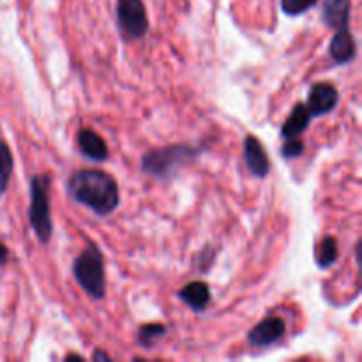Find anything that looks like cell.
Here are the masks:
<instances>
[{
	"label": "cell",
	"mask_w": 362,
	"mask_h": 362,
	"mask_svg": "<svg viewBox=\"0 0 362 362\" xmlns=\"http://www.w3.org/2000/svg\"><path fill=\"white\" fill-rule=\"evenodd\" d=\"M73 276L85 293L95 300L105 299L106 272L103 253L95 244H88L83 253L78 255L73 262Z\"/></svg>",
	"instance_id": "3"
},
{
	"label": "cell",
	"mask_w": 362,
	"mask_h": 362,
	"mask_svg": "<svg viewBox=\"0 0 362 362\" xmlns=\"http://www.w3.org/2000/svg\"><path fill=\"white\" fill-rule=\"evenodd\" d=\"M166 327L163 324H145L138 329V345L151 350L161 338H165Z\"/></svg>",
	"instance_id": "16"
},
{
	"label": "cell",
	"mask_w": 362,
	"mask_h": 362,
	"mask_svg": "<svg viewBox=\"0 0 362 362\" xmlns=\"http://www.w3.org/2000/svg\"><path fill=\"white\" fill-rule=\"evenodd\" d=\"M7 260H9V251H7V247L0 243V267L6 265Z\"/></svg>",
	"instance_id": "19"
},
{
	"label": "cell",
	"mask_w": 362,
	"mask_h": 362,
	"mask_svg": "<svg viewBox=\"0 0 362 362\" xmlns=\"http://www.w3.org/2000/svg\"><path fill=\"white\" fill-rule=\"evenodd\" d=\"M339 250H338V240L334 237L327 235L317 244L315 250V262L320 269H329L338 262Z\"/></svg>",
	"instance_id": "14"
},
{
	"label": "cell",
	"mask_w": 362,
	"mask_h": 362,
	"mask_svg": "<svg viewBox=\"0 0 362 362\" xmlns=\"http://www.w3.org/2000/svg\"><path fill=\"white\" fill-rule=\"evenodd\" d=\"M304 154V141L300 138H286L281 147V156L285 159H296Z\"/></svg>",
	"instance_id": "18"
},
{
	"label": "cell",
	"mask_w": 362,
	"mask_h": 362,
	"mask_svg": "<svg viewBox=\"0 0 362 362\" xmlns=\"http://www.w3.org/2000/svg\"><path fill=\"white\" fill-rule=\"evenodd\" d=\"M92 359H103V361H110V357H108V354H105V352H99V350H98V352H95L94 354V356H92Z\"/></svg>",
	"instance_id": "20"
},
{
	"label": "cell",
	"mask_w": 362,
	"mask_h": 362,
	"mask_svg": "<svg viewBox=\"0 0 362 362\" xmlns=\"http://www.w3.org/2000/svg\"><path fill=\"white\" fill-rule=\"evenodd\" d=\"M117 27L124 41L141 39L148 32L144 0H117Z\"/></svg>",
	"instance_id": "5"
},
{
	"label": "cell",
	"mask_w": 362,
	"mask_h": 362,
	"mask_svg": "<svg viewBox=\"0 0 362 362\" xmlns=\"http://www.w3.org/2000/svg\"><path fill=\"white\" fill-rule=\"evenodd\" d=\"M244 161H246L251 175L257 179H265L271 172V161H269L267 152L255 134H247L244 138Z\"/></svg>",
	"instance_id": "8"
},
{
	"label": "cell",
	"mask_w": 362,
	"mask_h": 362,
	"mask_svg": "<svg viewBox=\"0 0 362 362\" xmlns=\"http://www.w3.org/2000/svg\"><path fill=\"white\" fill-rule=\"evenodd\" d=\"M177 297L193 311L202 313L211 304V288L204 281H191L177 292Z\"/></svg>",
	"instance_id": "11"
},
{
	"label": "cell",
	"mask_w": 362,
	"mask_h": 362,
	"mask_svg": "<svg viewBox=\"0 0 362 362\" xmlns=\"http://www.w3.org/2000/svg\"><path fill=\"white\" fill-rule=\"evenodd\" d=\"M350 0H324L322 20L332 30L350 27Z\"/></svg>",
	"instance_id": "12"
},
{
	"label": "cell",
	"mask_w": 362,
	"mask_h": 362,
	"mask_svg": "<svg viewBox=\"0 0 362 362\" xmlns=\"http://www.w3.org/2000/svg\"><path fill=\"white\" fill-rule=\"evenodd\" d=\"M200 152V147L187 144L152 148L141 158V172L158 180L170 179V177L177 175L182 168L193 165Z\"/></svg>",
	"instance_id": "2"
},
{
	"label": "cell",
	"mask_w": 362,
	"mask_h": 362,
	"mask_svg": "<svg viewBox=\"0 0 362 362\" xmlns=\"http://www.w3.org/2000/svg\"><path fill=\"white\" fill-rule=\"evenodd\" d=\"M317 4L318 0H281V9L288 16H299V14L308 13Z\"/></svg>",
	"instance_id": "17"
},
{
	"label": "cell",
	"mask_w": 362,
	"mask_h": 362,
	"mask_svg": "<svg viewBox=\"0 0 362 362\" xmlns=\"http://www.w3.org/2000/svg\"><path fill=\"white\" fill-rule=\"evenodd\" d=\"M49 186H52L49 175L32 177L28 219H30V226L34 230L35 237L42 244L48 243L53 233L52 211H49Z\"/></svg>",
	"instance_id": "4"
},
{
	"label": "cell",
	"mask_w": 362,
	"mask_h": 362,
	"mask_svg": "<svg viewBox=\"0 0 362 362\" xmlns=\"http://www.w3.org/2000/svg\"><path fill=\"white\" fill-rule=\"evenodd\" d=\"M76 144L81 154H83L88 161L105 163L106 159H108V145H106V141L103 140L94 129L83 127V129L78 131Z\"/></svg>",
	"instance_id": "9"
},
{
	"label": "cell",
	"mask_w": 362,
	"mask_h": 362,
	"mask_svg": "<svg viewBox=\"0 0 362 362\" xmlns=\"http://www.w3.org/2000/svg\"><path fill=\"white\" fill-rule=\"evenodd\" d=\"M67 194L76 204L90 209L94 214L110 216L120 204L119 184L110 173L95 168H83L67 179Z\"/></svg>",
	"instance_id": "1"
},
{
	"label": "cell",
	"mask_w": 362,
	"mask_h": 362,
	"mask_svg": "<svg viewBox=\"0 0 362 362\" xmlns=\"http://www.w3.org/2000/svg\"><path fill=\"white\" fill-rule=\"evenodd\" d=\"M339 105V92L329 81H320L315 83L310 90V98H308V110H310L311 117H322L327 113L334 112L336 106Z\"/></svg>",
	"instance_id": "6"
},
{
	"label": "cell",
	"mask_w": 362,
	"mask_h": 362,
	"mask_svg": "<svg viewBox=\"0 0 362 362\" xmlns=\"http://www.w3.org/2000/svg\"><path fill=\"white\" fill-rule=\"evenodd\" d=\"M311 119H313V117H311L308 106L304 105V103H297V105L293 106L292 113L286 117L285 124L281 126V136L285 138V140L286 138H299L300 134L310 127Z\"/></svg>",
	"instance_id": "13"
},
{
	"label": "cell",
	"mask_w": 362,
	"mask_h": 362,
	"mask_svg": "<svg viewBox=\"0 0 362 362\" xmlns=\"http://www.w3.org/2000/svg\"><path fill=\"white\" fill-rule=\"evenodd\" d=\"M13 168H14L13 154H11L6 141L0 140V197L7 191L11 175H13Z\"/></svg>",
	"instance_id": "15"
},
{
	"label": "cell",
	"mask_w": 362,
	"mask_h": 362,
	"mask_svg": "<svg viewBox=\"0 0 362 362\" xmlns=\"http://www.w3.org/2000/svg\"><path fill=\"white\" fill-rule=\"evenodd\" d=\"M329 55L339 66L352 62L356 59L357 45L352 32H350V27L338 28L336 30V34L331 39V45H329Z\"/></svg>",
	"instance_id": "10"
},
{
	"label": "cell",
	"mask_w": 362,
	"mask_h": 362,
	"mask_svg": "<svg viewBox=\"0 0 362 362\" xmlns=\"http://www.w3.org/2000/svg\"><path fill=\"white\" fill-rule=\"evenodd\" d=\"M286 324L279 317H269L258 322L250 332H247V341L251 346L257 349H267V346L274 345L279 339L285 336Z\"/></svg>",
	"instance_id": "7"
}]
</instances>
